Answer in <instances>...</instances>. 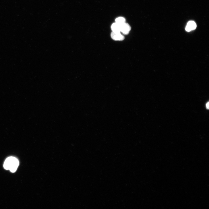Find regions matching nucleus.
<instances>
[{"mask_svg": "<svg viewBox=\"0 0 209 209\" xmlns=\"http://www.w3.org/2000/svg\"><path fill=\"white\" fill-rule=\"evenodd\" d=\"M19 165L18 160L13 156H10L5 160L4 167L6 170H9L12 173L15 172Z\"/></svg>", "mask_w": 209, "mask_h": 209, "instance_id": "f257e3e1", "label": "nucleus"}, {"mask_svg": "<svg viewBox=\"0 0 209 209\" xmlns=\"http://www.w3.org/2000/svg\"><path fill=\"white\" fill-rule=\"evenodd\" d=\"M130 26L125 22L120 25V31L124 35L128 34L131 30Z\"/></svg>", "mask_w": 209, "mask_h": 209, "instance_id": "f03ea898", "label": "nucleus"}, {"mask_svg": "<svg viewBox=\"0 0 209 209\" xmlns=\"http://www.w3.org/2000/svg\"><path fill=\"white\" fill-rule=\"evenodd\" d=\"M111 36L113 39L116 41H122L125 38L124 36L119 32H113L111 34Z\"/></svg>", "mask_w": 209, "mask_h": 209, "instance_id": "7ed1b4c3", "label": "nucleus"}, {"mask_svg": "<svg viewBox=\"0 0 209 209\" xmlns=\"http://www.w3.org/2000/svg\"><path fill=\"white\" fill-rule=\"evenodd\" d=\"M197 27L196 24L193 21H189L187 23L186 28V30L188 32L195 30Z\"/></svg>", "mask_w": 209, "mask_h": 209, "instance_id": "20e7f679", "label": "nucleus"}, {"mask_svg": "<svg viewBox=\"0 0 209 209\" xmlns=\"http://www.w3.org/2000/svg\"><path fill=\"white\" fill-rule=\"evenodd\" d=\"M111 29L113 32H120V25L115 22L111 26Z\"/></svg>", "mask_w": 209, "mask_h": 209, "instance_id": "39448f33", "label": "nucleus"}, {"mask_svg": "<svg viewBox=\"0 0 209 209\" xmlns=\"http://www.w3.org/2000/svg\"><path fill=\"white\" fill-rule=\"evenodd\" d=\"M115 22L121 25L125 22V20L123 17H119L116 19Z\"/></svg>", "mask_w": 209, "mask_h": 209, "instance_id": "423d86ee", "label": "nucleus"}, {"mask_svg": "<svg viewBox=\"0 0 209 209\" xmlns=\"http://www.w3.org/2000/svg\"><path fill=\"white\" fill-rule=\"evenodd\" d=\"M209 102H208L206 104V109H209Z\"/></svg>", "mask_w": 209, "mask_h": 209, "instance_id": "0eeeda50", "label": "nucleus"}]
</instances>
